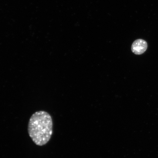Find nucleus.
Wrapping results in <instances>:
<instances>
[{
  "label": "nucleus",
  "mask_w": 158,
  "mask_h": 158,
  "mask_svg": "<svg viewBox=\"0 0 158 158\" xmlns=\"http://www.w3.org/2000/svg\"><path fill=\"white\" fill-rule=\"evenodd\" d=\"M27 130L29 137L35 145H45L53 133L52 117L48 112L43 110L35 112L30 118Z\"/></svg>",
  "instance_id": "f257e3e1"
},
{
  "label": "nucleus",
  "mask_w": 158,
  "mask_h": 158,
  "mask_svg": "<svg viewBox=\"0 0 158 158\" xmlns=\"http://www.w3.org/2000/svg\"><path fill=\"white\" fill-rule=\"evenodd\" d=\"M148 44L143 40L139 39L134 41L131 46V50L134 54L141 55L147 50Z\"/></svg>",
  "instance_id": "f03ea898"
}]
</instances>
